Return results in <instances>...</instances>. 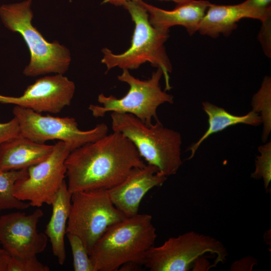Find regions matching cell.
Returning a JSON list of instances; mask_svg holds the SVG:
<instances>
[{
	"instance_id": "cell-1",
	"label": "cell",
	"mask_w": 271,
	"mask_h": 271,
	"mask_svg": "<svg viewBox=\"0 0 271 271\" xmlns=\"http://www.w3.org/2000/svg\"><path fill=\"white\" fill-rule=\"evenodd\" d=\"M132 143L118 131L70 152L65 161L69 191L108 190L146 166Z\"/></svg>"
},
{
	"instance_id": "cell-2",
	"label": "cell",
	"mask_w": 271,
	"mask_h": 271,
	"mask_svg": "<svg viewBox=\"0 0 271 271\" xmlns=\"http://www.w3.org/2000/svg\"><path fill=\"white\" fill-rule=\"evenodd\" d=\"M157 236L152 217L148 214L138 213L113 224L89 254L95 271L117 270L127 263L143 265Z\"/></svg>"
},
{
	"instance_id": "cell-3",
	"label": "cell",
	"mask_w": 271,
	"mask_h": 271,
	"mask_svg": "<svg viewBox=\"0 0 271 271\" xmlns=\"http://www.w3.org/2000/svg\"><path fill=\"white\" fill-rule=\"evenodd\" d=\"M122 6L134 24L131 44L127 50L119 54H114L107 48L102 50L101 62L106 66V72L115 67L136 69L149 62L162 70L165 91L170 90L169 74L172 71V65L164 45L169 37V31L154 27L150 22L147 11L139 0L128 1Z\"/></svg>"
},
{
	"instance_id": "cell-4",
	"label": "cell",
	"mask_w": 271,
	"mask_h": 271,
	"mask_svg": "<svg viewBox=\"0 0 271 271\" xmlns=\"http://www.w3.org/2000/svg\"><path fill=\"white\" fill-rule=\"evenodd\" d=\"M32 0H25L0 6V19L5 27L19 33L29 49L30 60L23 73L29 77L64 74L71 63L70 51L57 41H47L32 25Z\"/></svg>"
},
{
	"instance_id": "cell-5",
	"label": "cell",
	"mask_w": 271,
	"mask_h": 271,
	"mask_svg": "<svg viewBox=\"0 0 271 271\" xmlns=\"http://www.w3.org/2000/svg\"><path fill=\"white\" fill-rule=\"evenodd\" d=\"M112 130L128 138L141 158L166 177L175 174L182 164V137L159 121L147 125L129 113L111 112Z\"/></svg>"
},
{
	"instance_id": "cell-6",
	"label": "cell",
	"mask_w": 271,
	"mask_h": 271,
	"mask_svg": "<svg viewBox=\"0 0 271 271\" xmlns=\"http://www.w3.org/2000/svg\"><path fill=\"white\" fill-rule=\"evenodd\" d=\"M162 75V70L157 68L150 78L142 80L131 75L128 70L123 69L117 78L129 85L127 93L120 98L100 94L97 99L102 106L90 104L88 109L95 117H103L108 112L129 113L150 125L153 119L159 121L157 111L160 105L174 102L173 96L161 89Z\"/></svg>"
},
{
	"instance_id": "cell-7",
	"label": "cell",
	"mask_w": 271,
	"mask_h": 271,
	"mask_svg": "<svg viewBox=\"0 0 271 271\" xmlns=\"http://www.w3.org/2000/svg\"><path fill=\"white\" fill-rule=\"evenodd\" d=\"M125 217L113 205L107 190L77 192L72 194L66 233L78 236L90 254L106 230Z\"/></svg>"
},
{
	"instance_id": "cell-8",
	"label": "cell",
	"mask_w": 271,
	"mask_h": 271,
	"mask_svg": "<svg viewBox=\"0 0 271 271\" xmlns=\"http://www.w3.org/2000/svg\"><path fill=\"white\" fill-rule=\"evenodd\" d=\"M206 253L216 256L214 265L223 263L227 256L220 241L190 231L170 237L160 246H152L146 255L143 265L151 271H187L193 262Z\"/></svg>"
},
{
	"instance_id": "cell-9",
	"label": "cell",
	"mask_w": 271,
	"mask_h": 271,
	"mask_svg": "<svg viewBox=\"0 0 271 271\" xmlns=\"http://www.w3.org/2000/svg\"><path fill=\"white\" fill-rule=\"evenodd\" d=\"M13 113L18 119L21 133L36 143L45 144L57 140L69 145L71 151L108 134L106 124H97L88 130H81L72 117H60L43 115L30 109L15 106Z\"/></svg>"
},
{
	"instance_id": "cell-10",
	"label": "cell",
	"mask_w": 271,
	"mask_h": 271,
	"mask_svg": "<svg viewBox=\"0 0 271 271\" xmlns=\"http://www.w3.org/2000/svg\"><path fill=\"white\" fill-rule=\"evenodd\" d=\"M70 152L68 144L58 141L48 157L29 167L28 176L16 182L14 195L20 200L28 201L33 207L51 205L65 181V161Z\"/></svg>"
},
{
	"instance_id": "cell-11",
	"label": "cell",
	"mask_w": 271,
	"mask_h": 271,
	"mask_svg": "<svg viewBox=\"0 0 271 271\" xmlns=\"http://www.w3.org/2000/svg\"><path fill=\"white\" fill-rule=\"evenodd\" d=\"M75 83L63 74H55L38 79L20 96L0 94V103L11 104L41 113L57 114L70 105Z\"/></svg>"
},
{
	"instance_id": "cell-12",
	"label": "cell",
	"mask_w": 271,
	"mask_h": 271,
	"mask_svg": "<svg viewBox=\"0 0 271 271\" xmlns=\"http://www.w3.org/2000/svg\"><path fill=\"white\" fill-rule=\"evenodd\" d=\"M44 213L37 209L31 214L20 211L0 216V244L10 255L26 257L43 252L48 237L37 231V225Z\"/></svg>"
},
{
	"instance_id": "cell-13",
	"label": "cell",
	"mask_w": 271,
	"mask_h": 271,
	"mask_svg": "<svg viewBox=\"0 0 271 271\" xmlns=\"http://www.w3.org/2000/svg\"><path fill=\"white\" fill-rule=\"evenodd\" d=\"M167 177L152 165L133 169L122 182L107 190L115 207L126 217L137 215L142 200L151 189L162 185Z\"/></svg>"
},
{
	"instance_id": "cell-14",
	"label": "cell",
	"mask_w": 271,
	"mask_h": 271,
	"mask_svg": "<svg viewBox=\"0 0 271 271\" xmlns=\"http://www.w3.org/2000/svg\"><path fill=\"white\" fill-rule=\"evenodd\" d=\"M250 18L263 22L271 18V6L256 8L243 2L235 5L211 4L202 20L200 34L216 38L220 34L228 36L236 29L237 23L242 19Z\"/></svg>"
},
{
	"instance_id": "cell-15",
	"label": "cell",
	"mask_w": 271,
	"mask_h": 271,
	"mask_svg": "<svg viewBox=\"0 0 271 271\" xmlns=\"http://www.w3.org/2000/svg\"><path fill=\"white\" fill-rule=\"evenodd\" d=\"M149 14V21L155 28L169 31L175 26L184 27L190 35L199 27L211 3L204 0H189L177 4L172 10H163L139 0Z\"/></svg>"
},
{
	"instance_id": "cell-16",
	"label": "cell",
	"mask_w": 271,
	"mask_h": 271,
	"mask_svg": "<svg viewBox=\"0 0 271 271\" xmlns=\"http://www.w3.org/2000/svg\"><path fill=\"white\" fill-rule=\"evenodd\" d=\"M54 145L36 143L21 133L0 146V171L28 169L45 160Z\"/></svg>"
},
{
	"instance_id": "cell-17",
	"label": "cell",
	"mask_w": 271,
	"mask_h": 271,
	"mask_svg": "<svg viewBox=\"0 0 271 271\" xmlns=\"http://www.w3.org/2000/svg\"><path fill=\"white\" fill-rule=\"evenodd\" d=\"M71 196L65 180L51 204L52 215L44 231L50 240L53 255L60 265L64 263L66 258L64 237L70 212Z\"/></svg>"
},
{
	"instance_id": "cell-18",
	"label": "cell",
	"mask_w": 271,
	"mask_h": 271,
	"mask_svg": "<svg viewBox=\"0 0 271 271\" xmlns=\"http://www.w3.org/2000/svg\"><path fill=\"white\" fill-rule=\"evenodd\" d=\"M202 105L203 110L208 117V127L202 137L188 149L191 151L188 160L193 158L202 143L212 134L239 123L253 126H257L262 123L259 114L253 110L245 115L238 116L232 114L224 108L209 102H203Z\"/></svg>"
},
{
	"instance_id": "cell-19",
	"label": "cell",
	"mask_w": 271,
	"mask_h": 271,
	"mask_svg": "<svg viewBox=\"0 0 271 271\" xmlns=\"http://www.w3.org/2000/svg\"><path fill=\"white\" fill-rule=\"evenodd\" d=\"M28 174L27 169L0 171V210H23L31 206L29 202L19 200L14 194L16 182L26 178Z\"/></svg>"
},
{
	"instance_id": "cell-20",
	"label": "cell",
	"mask_w": 271,
	"mask_h": 271,
	"mask_svg": "<svg viewBox=\"0 0 271 271\" xmlns=\"http://www.w3.org/2000/svg\"><path fill=\"white\" fill-rule=\"evenodd\" d=\"M251 104L252 110L258 113L263 128L262 140L265 142L271 131V78L266 76L258 91L253 95Z\"/></svg>"
},
{
	"instance_id": "cell-21",
	"label": "cell",
	"mask_w": 271,
	"mask_h": 271,
	"mask_svg": "<svg viewBox=\"0 0 271 271\" xmlns=\"http://www.w3.org/2000/svg\"><path fill=\"white\" fill-rule=\"evenodd\" d=\"M73 256L75 271H95L88 251L82 240L77 235L66 233Z\"/></svg>"
},
{
	"instance_id": "cell-22",
	"label": "cell",
	"mask_w": 271,
	"mask_h": 271,
	"mask_svg": "<svg viewBox=\"0 0 271 271\" xmlns=\"http://www.w3.org/2000/svg\"><path fill=\"white\" fill-rule=\"evenodd\" d=\"M260 155L255 160V169L251 175L255 179L262 178L266 191L271 181V143L260 146L258 148Z\"/></svg>"
},
{
	"instance_id": "cell-23",
	"label": "cell",
	"mask_w": 271,
	"mask_h": 271,
	"mask_svg": "<svg viewBox=\"0 0 271 271\" xmlns=\"http://www.w3.org/2000/svg\"><path fill=\"white\" fill-rule=\"evenodd\" d=\"M49 267L40 262L36 255L10 256L8 271H49Z\"/></svg>"
},
{
	"instance_id": "cell-24",
	"label": "cell",
	"mask_w": 271,
	"mask_h": 271,
	"mask_svg": "<svg viewBox=\"0 0 271 271\" xmlns=\"http://www.w3.org/2000/svg\"><path fill=\"white\" fill-rule=\"evenodd\" d=\"M21 133L19 122L16 117L5 123L0 122V146Z\"/></svg>"
},
{
	"instance_id": "cell-25",
	"label": "cell",
	"mask_w": 271,
	"mask_h": 271,
	"mask_svg": "<svg viewBox=\"0 0 271 271\" xmlns=\"http://www.w3.org/2000/svg\"><path fill=\"white\" fill-rule=\"evenodd\" d=\"M271 18L261 22L258 39L265 55L271 57Z\"/></svg>"
},
{
	"instance_id": "cell-26",
	"label": "cell",
	"mask_w": 271,
	"mask_h": 271,
	"mask_svg": "<svg viewBox=\"0 0 271 271\" xmlns=\"http://www.w3.org/2000/svg\"><path fill=\"white\" fill-rule=\"evenodd\" d=\"M11 255L3 248H0V271H8Z\"/></svg>"
},
{
	"instance_id": "cell-27",
	"label": "cell",
	"mask_w": 271,
	"mask_h": 271,
	"mask_svg": "<svg viewBox=\"0 0 271 271\" xmlns=\"http://www.w3.org/2000/svg\"><path fill=\"white\" fill-rule=\"evenodd\" d=\"M245 5L256 8H266L270 7L271 0H246Z\"/></svg>"
},
{
	"instance_id": "cell-28",
	"label": "cell",
	"mask_w": 271,
	"mask_h": 271,
	"mask_svg": "<svg viewBox=\"0 0 271 271\" xmlns=\"http://www.w3.org/2000/svg\"><path fill=\"white\" fill-rule=\"evenodd\" d=\"M130 1H137V0H104V3H109L115 6H122V5L126 2ZM165 1H172L176 3L177 4H181L189 0H160Z\"/></svg>"
}]
</instances>
